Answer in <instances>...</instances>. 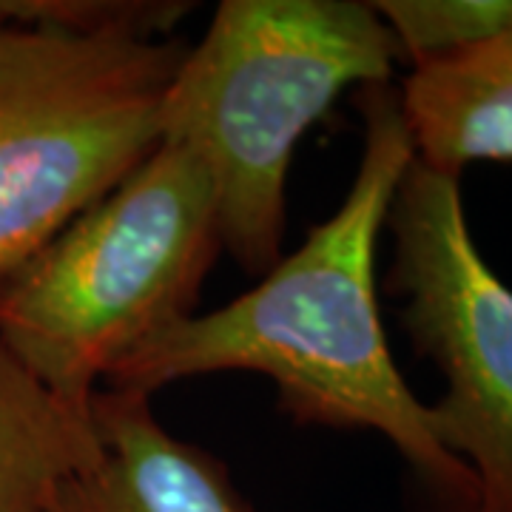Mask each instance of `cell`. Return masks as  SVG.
<instances>
[{
  "label": "cell",
  "mask_w": 512,
  "mask_h": 512,
  "mask_svg": "<svg viewBox=\"0 0 512 512\" xmlns=\"http://www.w3.org/2000/svg\"><path fill=\"white\" fill-rule=\"evenodd\" d=\"M384 225L404 330L447 382L433 433L476 476V512H512V291L478 254L458 177L413 160Z\"/></svg>",
  "instance_id": "cell-5"
},
{
  "label": "cell",
  "mask_w": 512,
  "mask_h": 512,
  "mask_svg": "<svg viewBox=\"0 0 512 512\" xmlns=\"http://www.w3.org/2000/svg\"><path fill=\"white\" fill-rule=\"evenodd\" d=\"M399 57L413 66L456 55L512 29V0H379Z\"/></svg>",
  "instance_id": "cell-9"
},
{
  "label": "cell",
  "mask_w": 512,
  "mask_h": 512,
  "mask_svg": "<svg viewBox=\"0 0 512 512\" xmlns=\"http://www.w3.org/2000/svg\"><path fill=\"white\" fill-rule=\"evenodd\" d=\"M396 92L421 165L458 177L476 160H512V29L413 66Z\"/></svg>",
  "instance_id": "cell-7"
},
{
  "label": "cell",
  "mask_w": 512,
  "mask_h": 512,
  "mask_svg": "<svg viewBox=\"0 0 512 512\" xmlns=\"http://www.w3.org/2000/svg\"><path fill=\"white\" fill-rule=\"evenodd\" d=\"M222 251L205 165L160 143L103 200L0 279V345L77 410L128 353L197 313Z\"/></svg>",
  "instance_id": "cell-3"
},
{
  "label": "cell",
  "mask_w": 512,
  "mask_h": 512,
  "mask_svg": "<svg viewBox=\"0 0 512 512\" xmlns=\"http://www.w3.org/2000/svg\"><path fill=\"white\" fill-rule=\"evenodd\" d=\"M180 40L0 18V279L160 146Z\"/></svg>",
  "instance_id": "cell-4"
},
{
  "label": "cell",
  "mask_w": 512,
  "mask_h": 512,
  "mask_svg": "<svg viewBox=\"0 0 512 512\" xmlns=\"http://www.w3.org/2000/svg\"><path fill=\"white\" fill-rule=\"evenodd\" d=\"M100 453L92 413L63 402L0 345V512H46Z\"/></svg>",
  "instance_id": "cell-8"
},
{
  "label": "cell",
  "mask_w": 512,
  "mask_h": 512,
  "mask_svg": "<svg viewBox=\"0 0 512 512\" xmlns=\"http://www.w3.org/2000/svg\"><path fill=\"white\" fill-rule=\"evenodd\" d=\"M92 419L103 453L46 512H259L225 461L165 430L151 396L100 387Z\"/></svg>",
  "instance_id": "cell-6"
},
{
  "label": "cell",
  "mask_w": 512,
  "mask_h": 512,
  "mask_svg": "<svg viewBox=\"0 0 512 512\" xmlns=\"http://www.w3.org/2000/svg\"><path fill=\"white\" fill-rule=\"evenodd\" d=\"M399 49L370 3L222 0L185 49L160 111V143L191 151L220 208L222 251L245 274L282 259L293 151L350 86H382Z\"/></svg>",
  "instance_id": "cell-2"
},
{
  "label": "cell",
  "mask_w": 512,
  "mask_h": 512,
  "mask_svg": "<svg viewBox=\"0 0 512 512\" xmlns=\"http://www.w3.org/2000/svg\"><path fill=\"white\" fill-rule=\"evenodd\" d=\"M365 148L342 205L211 313H191L128 353L103 387L151 396L214 373H256L302 427L373 430L396 447L439 512H476L478 484L441 447L427 404L407 387L387 345L376 293V245L404 171L416 160L399 92H359Z\"/></svg>",
  "instance_id": "cell-1"
}]
</instances>
